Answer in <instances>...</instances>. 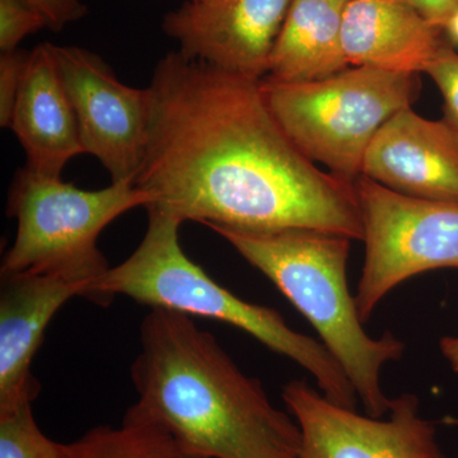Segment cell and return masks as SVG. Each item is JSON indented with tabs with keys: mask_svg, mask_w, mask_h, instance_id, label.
I'll return each instance as SVG.
<instances>
[{
	"mask_svg": "<svg viewBox=\"0 0 458 458\" xmlns=\"http://www.w3.org/2000/svg\"><path fill=\"white\" fill-rule=\"evenodd\" d=\"M260 81L179 50L159 60L134 182L153 199L147 209L208 227L312 229L363 240L355 182L322 171L295 146Z\"/></svg>",
	"mask_w": 458,
	"mask_h": 458,
	"instance_id": "obj_1",
	"label": "cell"
},
{
	"mask_svg": "<svg viewBox=\"0 0 458 458\" xmlns=\"http://www.w3.org/2000/svg\"><path fill=\"white\" fill-rule=\"evenodd\" d=\"M131 366L137 403L125 418L174 437L198 458H301L302 433L191 316L150 309Z\"/></svg>",
	"mask_w": 458,
	"mask_h": 458,
	"instance_id": "obj_2",
	"label": "cell"
},
{
	"mask_svg": "<svg viewBox=\"0 0 458 458\" xmlns=\"http://www.w3.org/2000/svg\"><path fill=\"white\" fill-rule=\"evenodd\" d=\"M147 210L148 228L140 246L96 283L90 302L107 307L114 295H126L150 309L225 322L309 370L331 403L355 410L357 391L324 344L294 331L276 310L246 302L214 282L183 252L182 222L161 210Z\"/></svg>",
	"mask_w": 458,
	"mask_h": 458,
	"instance_id": "obj_3",
	"label": "cell"
},
{
	"mask_svg": "<svg viewBox=\"0 0 458 458\" xmlns=\"http://www.w3.org/2000/svg\"><path fill=\"white\" fill-rule=\"evenodd\" d=\"M209 228L267 276L311 322L351 379L367 414H388L393 399L382 390L381 369L388 361L401 360L405 345L391 333L373 339L364 330L346 280L351 238L312 229Z\"/></svg>",
	"mask_w": 458,
	"mask_h": 458,
	"instance_id": "obj_4",
	"label": "cell"
},
{
	"mask_svg": "<svg viewBox=\"0 0 458 458\" xmlns=\"http://www.w3.org/2000/svg\"><path fill=\"white\" fill-rule=\"evenodd\" d=\"M153 199L132 182L83 190L62 177L45 176L29 168L14 174L7 213L17 219L13 245L5 252L0 273L53 276L84 288L93 286L110 269L98 249L101 232L134 208L149 207Z\"/></svg>",
	"mask_w": 458,
	"mask_h": 458,
	"instance_id": "obj_5",
	"label": "cell"
},
{
	"mask_svg": "<svg viewBox=\"0 0 458 458\" xmlns=\"http://www.w3.org/2000/svg\"><path fill=\"white\" fill-rule=\"evenodd\" d=\"M260 87L295 146L315 164L355 182L370 141L394 114L412 106L420 78L352 66L315 82L284 83L265 77Z\"/></svg>",
	"mask_w": 458,
	"mask_h": 458,
	"instance_id": "obj_6",
	"label": "cell"
},
{
	"mask_svg": "<svg viewBox=\"0 0 458 458\" xmlns=\"http://www.w3.org/2000/svg\"><path fill=\"white\" fill-rule=\"evenodd\" d=\"M355 189L366 259L354 298L364 324L400 283L429 270L458 269V203L400 194L363 174Z\"/></svg>",
	"mask_w": 458,
	"mask_h": 458,
	"instance_id": "obj_7",
	"label": "cell"
},
{
	"mask_svg": "<svg viewBox=\"0 0 458 458\" xmlns=\"http://www.w3.org/2000/svg\"><path fill=\"white\" fill-rule=\"evenodd\" d=\"M73 107L84 153L101 162L113 182H135L146 155L149 89L126 86L93 51L53 45Z\"/></svg>",
	"mask_w": 458,
	"mask_h": 458,
	"instance_id": "obj_8",
	"label": "cell"
},
{
	"mask_svg": "<svg viewBox=\"0 0 458 458\" xmlns=\"http://www.w3.org/2000/svg\"><path fill=\"white\" fill-rule=\"evenodd\" d=\"M282 396L302 433L301 458H445L415 394L391 400L387 420L336 405L304 381L286 384Z\"/></svg>",
	"mask_w": 458,
	"mask_h": 458,
	"instance_id": "obj_9",
	"label": "cell"
},
{
	"mask_svg": "<svg viewBox=\"0 0 458 458\" xmlns=\"http://www.w3.org/2000/svg\"><path fill=\"white\" fill-rule=\"evenodd\" d=\"M293 0H188L162 30L190 59L260 81Z\"/></svg>",
	"mask_w": 458,
	"mask_h": 458,
	"instance_id": "obj_10",
	"label": "cell"
},
{
	"mask_svg": "<svg viewBox=\"0 0 458 458\" xmlns=\"http://www.w3.org/2000/svg\"><path fill=\"white\" fill-rule=\"evenodd\" d=\"M361 174L409 197L458 203V143L442 120L403 108L370 141Z\"/></svg>",
	"mask_w": 458,
	"mask_h": 458,
	"instance_id": "obj_11",
	"label": "cell"
},
{
	"mask_svg": "<svg viewBox=\"0 0 458 458\" xmlns=\"http://www.w3.org/2000/svg\"><path fill=\"white\" fill-rule=\"evenodd\" d=\"M84 288L53 276L0 273V412L32 403L41 386L32 360L60 307Z\"/></svg>",
	"mask_w": 458,
	"mask_h": 458,
	"instance_id": "obj_12",
	"label": "cell"
},
{
	"mask_svg": "<svg viewBox=\"0 0 458 458\" xmlns=\"http://www.w3.org/2000/svg\"><path fill=\"white\" fill-rule=\"evenodd\" d=\"M53 45L42 42L30 51L9 128L25 150V167L60 177L68 162L84 150Z\"/></svg>",
	"mask_w": 458,
	"mask_h": 458,
	"instance_id": "obj_13",
	"label": "cell"
},
{
	"mask_svg": "<svg viewBox=\"0 0 458 458\" xmlns=\"http://www.w3.org/2000/svg\"><path fill=\"white\" fill-rule=\"evenodd\" d=\"M445 38L406 0H349L343 45L349 65L426 73Z\"/></svg>",
	"mask_w": 458,
	"mask_h": 458,
	"instance_id": "obj_14",
	"label": "cell"
},
{
	"mask_svg": "<svg viewBox=\"0 0 458 458\" xmlns=\"http://www.w3.org/2000/svg\"><path fill=\"white\" fill-rule=\"evenodd\" d=\"M349 0H293L267 77L284 83L325 80L349 68L343 45Z\"/></svg>",
	"mask_w": 458,
	"mask_h": 458,
	"instance_id": "obj_15",
	"label": "cell"
},
{
	"mask_svg": "<svg viewBox=\"0 0 458 458\" xmlns=\"http://www.w3.org/2000/svg\"><path fill=\"white\" fill-rule=\"evenodd\" d=\"M65 458L198 457L188 454L174 437L159 428L123 418L122 427H96L65 445Z\"/></svg>",
	"mask_w": 458,
	"mask_h": 458,
	"instance_id": "obj_16",
	"label": "cell"
},
{
	"mask_svg": "<svg viewBox=\"0 0 458 458\" xmlns=\"http://www.w3.org/2000/svg\"><path fill=\"white\" fill-rule=\"evenodd\" d=\"M31 405L0 412V458H65V445L42 433Z\"/></svg>",
	"mask_w": 458,
	"mask_h": 458,
	"instance_id": "obj_17",
	"label": "cell"
},
{
	"mask_svg": "<svg viewBox=\"0 0 458 458\" xmlns=\"http://www.w3.org/2000/svg\"><path fill=\"white\" fill-rule=\"evenodd\" d=\"M426 73L443 98V119L458 143V51L445 40L427 66Z\"/></svg>",
	"mask_w": 458,
	"mask_h": 458,
	"instance_id": "obj_18",
	"label": "cell"
},
{
	"mask_svg": "<svg viewBox=\"0 0 458 458\" xmlns=\"http://www.w3.org/2000/svg\"><path fill=\"white\" fill-rule=\"evenodd\" d=\"M47 27L44 17L26 0H0V50H18V45L32 33Z\"/></svg>",
	"mask_w": 458,
	"mask_h": 458,
	"instance_id": "obj_19",
	"label": "cell"
},
{
	"mask_svg": "<svg viewBox=\"0 0 458 458\" xmlns=\"http://www.w3.org/2000/svg\"><path fill=\"white\" fill-rule=\"evenodd\" d=\"M30 51H12L0 57V125L9 128L22 83Z\"/></svg>",
	"mask_w": 458,
	"mask_h": 458,
	"instance_id": "obj_20",
	"label": "cell"
},
{
	"mask_svg": "<svg viewBox=\"0 0 458 458\" xmlns=\"http://www.w3.org/2000/svg\"><path fill=\"white\" fill-rule=\"evenodd\" d=\"M44 17L47 29L62 31L71 23L82 20L89 14V7L82 0H26Z\"/></svg>",
	"mask_w": 458,
	"mask_h": 458,
	"instance_id": "obj_21",
	"label": "cell"
},
{
	"mask_svg": "<svg viewBox=\"0 0 458 458\" xmlns=\"http://www.w3.org/2000/svg\"><path fill=\"white\" fill-rule=\"evenodd\" d=\"M432 25L443 29L458 9V0H406Z\"/></svg>",
	"mask_w": 458,
	"mask_h": 458,
	"instance_id": "obj_22",
	"label": "cell"
},
{
	"mask_svg": "<svg viewBox=\"0 0 458 458\" xmlns=\"http://www.w3.org/2000/svg\"><path fill=\"white\" fill-rule=\"evenodd\" d=\"M443 357L451 364L452 369L458 372V336H445L439 342Z\"/></svg>",
	"mask_w": 458,
	"mask_h": 458,
	"instance_id": "obj_23",
	"label": "cell"
},
{
	"mask_svg": "<svg viewBox=\"0 0 458 458\" xmlns=\"http://www.w3.org/2000/svg\"><path fill=\"white\" fill-rule=\"evenodd\" d=\"M443 36H445V41L452 45L454 49H458V9L454 12L447 22L445 23L442 29Z\"/></svg>",
	"mask_w": 458,
	"mask_h": 458,
	"instance_id": "obj_24",
	"label": "cell"
},
{
	"mask_svg": "<svg viewBox=\"0 0 458 458\" xmlns=\"http://www.w3.org/2000/svg\"><path fill=\"white\" fill-rule=\"evenodd\" d=\"M442 423L445 426H458V418L445 417L442 419Z\"/></svg>",
	"mask_w": 458,
	"mask_h": 458,
	"instance_id": "obj_25",
	"label": "cell"
}]
</instances>
